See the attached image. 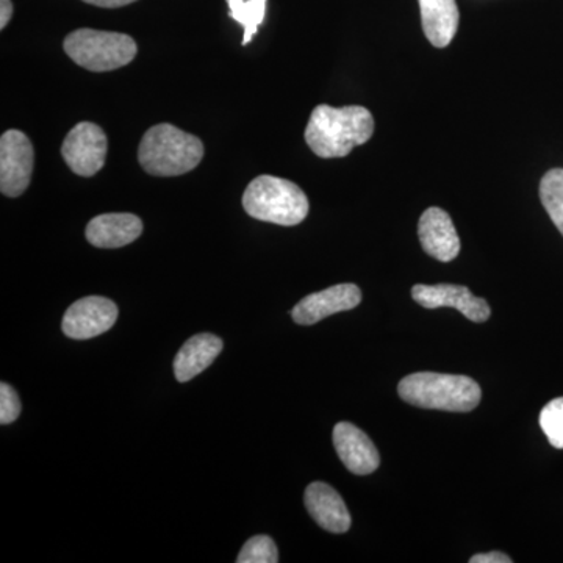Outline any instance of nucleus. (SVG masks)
<instances>
[{
	"label": "nucleus",
	"mask_w": 563,
	"mask_h": 563,
	"mask_svg": "<svg viewBox=\"0 0 563 563\" xmlns=\"http://www.w3.org/2000/svg\"><path fill=\"white\" fill-rule=\"evenodd\" d=\"M373 133L374 118L365 107L318 106L307 124L306 141L318 157L342 158L369 141Z\"/></svg>",
	"instance_id": "1"
},
{
	"label": "nucleus",
	"mask_w": 563,
	"mask_h": 563,
	"mask_svg": "<svg viewBox=\"0 0 563 563\" xmlns=\"http://www.w3.org/2000/svg\"><path fill=\"white\" fill-rule=\"evenodd\" d=\"M202 157V141L172 124L154 125L140 143V165L151 176H181L192 172Z\"/></svg>",
	"instance_id": "2"
},
{
	"label": "nucleus",
	"mask_w": 563,
	"mask_h": 563,
	"mask_svg": "<svg viewBox=\"0 0 563 563\" xmlns=\"http://www.w3.org/2000/svg\"><path fill=\"white\" fill-rule=\"evenodd\" d=\"M398 393L412 406L444 412H472L483 398L472 377L439 373L410 374L399 383Z\"/></svg>",
	"instance_id": "3"
},
{
	"label": "nucleus",
	"mask_w": 563,
	"mask_h": 563,
	"mask_svg": "<svg viewBox=\"0 0 563 563\" xmlns=\"http://www.w3.org/2000/svg\"><path fill=\"white\" fill-rule=\"evenodd\" d=\"M243 207L255 220L285 228L301 224L310 210L306 192L295 181L274 176L255 177L244 190Z\"/></svg>",
	"instance_id": "4"
},
{
	"label": "nucleus",
	"mask_w": 563,
	"mask_h": 563,
	"mask_svg": "<svg viewBox=\"0 0 563 563\" xmlns=\"http://www.w3.org/2000/svg\"><path fill=\"white\" fill-rule=\"evenodd\" d=\"M65 52L81 68L109 73L128 66L136 57L139 46L124 33L79 29L66 36Z\"/></svg>",
	"instance_id": "5"
},
{
	"label": "nucleus",
	"mask_w": 563,
	"mask_h": 563,
	"mask_svg": "<svg viewBox=\"0 0 563 563\" xmlns=\"http://www.w3.org/2000/svg\"><path fill=\"white\" fill-rule=\"evenodd\" d=\"M109 140L106 132L92 122H79L63 141L62 155L70 172L92 177L106 165Z\"/></svg>",
	"instance_id": "6"
},
{
	"label": "nucleus",
	"mask_w": 563,
	"mask_h": 563,
	"mask_svg": "<svg viewBox=\"0 0 563 563\" xmlns=\"http://www.w3.org/2000/svg\"><path fill=\"white\" fill-rule=\"evenodd\" d=\"M32 141L21 131H7L0 139V191L7 198L24 195L33 173Z\"/></svg>",
	"instance_id": "7"
},
{
	"label": "nucleus",
	"mask_w": 563,
	"mask_h": 563,
	"mask_svg": "<svg viewBox=\"0 0 563 563\" xmlns=\"http://www.w3.org/2000/svg\"><path fill=\"white\" fill-rule=\"evenodd\" d=\"M117 303L102 296H88L74 302L63 317V333L73 340H90L113 328L118 320Z\"/></svg>",
	"instance_id": "8"
},
{
	"label": "nucleus",
	"mask_w": 563,
	"mask_h": 563,
	"mask_svg": "<svg viewBox=\"0 0 563 563\" xmlns=\"http://www.w3.org/2000/svg\"><path fill=\"white\" fill-rule=\"evenodd\" d=\"M412 298L424 309L451 307L474 322H485L492 313L490 306L485 299L476 298L468 288L462 287V285H415Z\"/></svg>",
	"instance_id": "9"
},
{
	"label": "nucleus",
	"mask_w": 563,
	"mask_h": 563,
	"mask_svg": "<svg viewBox=\"0 0 563 563\" xmlns=\"http://www.w3.org/2000/svg\"><path fill=\"white\" fill-rule=\"evenodd\" d=\"M362 302V291L357 285H333L328 290L312 292L291 310L295 322L301 325L317 324L331 314L355 309Z\"/></svg>",
	"instance_id": "10"
},
{
	"label": "nucleus",
	"mask_w": 563,
	"mask_h": 563,
	"mask_svg": "<svg viewBox=\"0 0 563 563\" xmlns=\"http://www.w3.org/2000/svg\"><path fill=\"white\" fill-rule=\"evenodd\" d=\"M333 446L343 465L351 473L365 476L379 468L380 455L372 439L351 422H339L333 428Z\"/></svg>",
	"instance_id": "11"
},
{
	"label": "nucleus",
	"mask_w": 563,
	"mask_h": 563,
	"mask_svg": "<svg viewBox=\"0 0 563 563\" xmlns=\"http://www.w3.org/2000/svg\"><path fill=\"white\" fill-rule=\"evenodd\" d=\"M418 236L422 250L439 262H453L461 252V239L446 211L431 207L421 214Z\"/></svg>",
	"instance_id": "12"
},
{
	"label": "nucleus",
	"mask_w": 563,
	"mask_h": 563,
	"mask_svg": "<svg viewBox=\"0 0 563 563\" xmlns=\"http://www.w3.org/2000/svg\"><path fill=\"white\" fill-rule=\"evenodd\" d=\"M307 512L318 526L332 533H344L351 528V514L342 496L331 485L313 483L303 495Z\"/></svg>",
	"instance_id": "13"
},
{
	"label": "nucleus",
	"mask_w": 563,
	"mask_h": 563,
	"mask_svg": "<svg viewBox=\"0 0 563 563\" xmlns=\"http://www.w3.org/2000/svg\"><path fill=\"white\" fill-rule=\"evenodd\" d=\"M143 233V222L132 213H106L88 222V243L102 250H117L135 242Z\"/></svg>",
	"instance_id": "14"
},
{
	"label": "nucleus",
	"mask_w": 563,
	"mask_h": 563,
	"mask_svg": "<svg viewBox=\"0 0 563 563\" xmlns=\"http://www.w3.org/2000/svg\"><path fill=\"white\" fill-rule=\"evenodd\" d=\"M222 347H224L222 340L213 333H198V335L191 336L174 358L173 368L176 379L179 383L195 379L198 374L217 361Z\"/></svg>",
	"instance_id": "15"
},
{
	"label": "nucleus",
	"mask_w": 563,
	"mask_h": 563,
	"mask_svg": "<svg viewBox=\"0 0 563 563\" xmlns=\"http://www.w3.org/2000/svg\"><path fill=\"white\" fill-rule=\"evenodd\" d=\"M418 3L426 38L439 49L450 46L461 22L455 0H418Z\"/></svg>",
	"instance_id": "16"
},
{
	"label": "nucleus",
	"mask_w": 563,
	"mask_h": 563,
	"mask_svg": "<svg viewBox=\"0 0 563 563\" xmlns=\"http://www.w3.org/2000/svg\"><path fill=\"white\" fill-rule=\"evenodd\" d=\"M266 2L268 0H228L229 10L233 21L242 25L244 35L242 44L247 46L254 35H257L258 27L265 21Z\"/></svg>",
	"instance_id": "17"
},
{
	"label": "nucleus",
	"mask_w": 563,
	"mask_h": 563,
	"mask_svg": "<svg viewBox=\"0 0 563 563\" xmlns=\"http://www.w3.org/2000/svg\"><path fill=\"white\" fill-rule=\"evenodd\" d=\"M540 199L563 235V168L551 169L540 181Z\"/></svg>",
	"instance_id": "18"
},
{
	"label": "nucleus",
	"mask_w": 563,
	"mask_h": 563,
	"mask_svg": "<svg viewBox=\"0 0 563 563\" xmlns=\"http://www.w3.org/2000/svg\"><path fill=\"white\" fill-rule=\"evenodd\" d=\"M239 563H277L279 562V551L272 537L255 536L247 540L240 551Z\"/></svg>",
	"instance_id": "19"
},
{
	"label": "nucleus",
	"mask_w": 563,
	"mask_h": 563,
	"mask_svg": "<svg viewBox=\"0 0 563 563\" xmlns=\"http://www.w3.org/2000/svg\"><path fill=\"white\" fill-rule=\"evenodd\" d=\"M540 428L558 450H563V398L553 399L540 413Z\"/></svg>",
	"instance_id": "20"
},
{
	"label": "nucleus",
	"mask_w": 563,
	"mask_h": 563,
	"mask_svg": "<svg viewBox=\"0 0 563 563\" xmlns=\"http://www.w3.org/2000/svg\"><path fill=\"white\" fill-rule=\"evenodd\" d=\"M21 415V399L16 390L7 383L0 384V422L10 424Z\"/></svg>",
	"instance_id": "21"
},
{
	"label": "nucleus",
	"mask_w": 563,
	"mask_h": 563,
	"mask_svg": "<svg viewBox=\"0 0 563 563\" xmlns=\"http://www.w3.org/2000/svg\"><path fill=\"white\" fill-rule=\"evenodd\" d=\"M512 559L509 555L504 553H498V551H493V553H484L476 554L470 559V563H512Z\"/></svg>",
	"instance_id": "22"
},
{
	"label": "nucleus",
	"mask_w": 563,
	"mask_h": 563,
	"mask_svg": "<svg viewBox=\"0 0 563 563\" xmlns=\"http://www.w3.org/2000/svg\"><path fill=\"white\" fill-rule=\"evenodd\" d=\"M81 2L101 7V9H120V7L131 5L136 0H81Z\"/></svg>",
	"instance_id": "23"
},
{
	"label": "nucleus",
	"mask_w": 563,
	"mask_h": 563,
	"mask_svg": "<svg viewBox=\"0 0 563 563\" xmlns=\"http://www.w3.org/2000/svg\"><path fill=\"white\" fill-rule=\"evenodd\" d=\"M13 16V3L11 0H0V29H5Z\"/></svg>",
	"instance_id": "24"
}]
</instances>
